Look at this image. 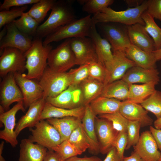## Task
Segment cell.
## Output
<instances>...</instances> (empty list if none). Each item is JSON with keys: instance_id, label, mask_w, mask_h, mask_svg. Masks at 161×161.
Masks as SVG:
<instances>
[{"instance_id": "obj_1", "label": "cell", "mask_w": 161, "mask_h": 161, "mask_svg": "<svg viewBox=\"0 0 161 161\" xmlns=\"http://www.w3.org/2000/svg\"><path fill=\"white\" fill-rule=\"evenodd\" d=\"M72 1L61 0L56 1L47 19L39 25L35 37H46L59 27L75 20L76 16Z\"/></svg>"}, {"instance_id": "obj_2", "label": "cell", "mask_w": 161, "mask_h": 161, "mask_svg": "<svg viewBox=\"0 0 161 161\" xmlns=\"http://www.w3.org/2000/svg\"><path fill=\"white\" fill-rule=\"evenodd\" d=\"M147 0H144L139 6L129 7L124 10L116 11L108 7L94 14L92 19L96 24L100 23H118L128 26L136 24L145 25L142 15L147 10Z\"/></svg>"}, {"instance_id": "obj_3", "label": "cell", "mask_w": 161, "mask_h": 161, "mask_svg": "<svg viewBox=\"0 0 161 161\" xmlns=\"http://www.w3.org/2000/svg\"><path fill=\"white\" fill-rule=\"evenodd\" d=\"M41 38L35 37L30 48L24 53L26 59L25 67L27 78L39 80L47 66L49 54L52 49L49 44H43Z\"/></svg>"}, {"instance_id": "obj_4", "label": "cell", "mask_w": 161, "mask_h": 161, "mask_svg": "<svg viewBox=\"0 0 161 161\" xmlns=\"http://www.w3.org/2000/svg\"><path fill=\"white\" fill-rule=\"evenodd\" d=\"M93 23L91 15L75 20L59 27L45 38L43 44L47 46L53 42L64 39L89 37Z\"/></svg>"}, {"instance_id": "obj_5", "label": "cell", "mask_w": 161, "mask_h": 161, "mask_svg": "<svg viewBox=\"0 0 161 161\" xmlns=\"http://www.w3.org/2000/svg\"><path fill=\"white\" fill-rule=\"evenodd\" d=\"M38 83L46 100L56 96L67 89L71 84V79L68 72H56L47 66Z\"/></svg>"}, {"instance_id": "obj_6", "label": "cell", "mask_w": 161, "mask_h": 161, "mask_svg": "<svg viewBox=\"0 0 161 161\" xmlns=\"http://www.w3.org/2000/svg\"><path fill=\"white\" fill-rule=\"evenodd\" d=\"M47 66L52 71L65 72L76 65L75 59L70 45V38L66 39L49 54Z\"/></svg>"}, {"instance_id": "obj_7", "label": "cell", "mask_w": 161, "mask_h": 161, "mask_svg": "<svg viewBox=\"0 0 161 161\" xmlns=\"http://www.w3.org/2000/svg\"><path fill=\"white\" fill-rule=\"evenodd\" d=\"M30 128L31 134L28 139L48 149H52L61 143L60 135L57 130L46 120H41Z\"/></svg>"}, {"instance_id": "obj_8", "label": "cell", "mask_w": 161, "mask_h": 161, "mask_svg": "<svg viewBox=\"0 0 161 161\" xmlns=\"http://www.w3.org/2000/svg\"><path fill=\"white\" fill-rule=\"evenodd\" d=\"M24 53L15 48H4L0 57V75L4 77L10 73H22L26 69Z\"/></svg>"}, {"instance_id": "obj_9", "label": "cell", "mask_w": 161, "mask_h": 161, "mask_svg": "<svg viewBox=\"0 0 161 161\" xmlns=\"http://www.w3.org/2000/svg\"><path fill=\"white\" fill-rule=\"evenodd\" d=\"M70 45L75 56L76 65L80 66L98 62L95 45L89 37L70 38Z\"/></svg>"}, {"instance_id": "obj_10", "label": "cell", "mask_w": 161, "mask_h": 161, "mask_svg": "<svg viewBox=\"0 0 161 161\" xmlns=\"http://www.w3.org/2000/svg\"><path fill=\"white\" fill-rule=\"evenodd\" d=\"M113 54L112 59L104 64L107 71L104 85L121 79L129 69L136 66L133 61L127 57L124 51H113Z\"/></svg>"}, {"instance_id": "obj_11", "label": "cell", "mask_w": 161, "mask_h": 161, "mask_svg": "<svg viewBox=\"0 0 161 161\" xmlns=\"http://www.w3.org/2000/svg\"><path fill=\"white\" fill-rule=\"evenodd\" d=\"M23 101L17 103L10 109L0 114V125L4 129L0 131V138L9 143L13 148L16 147L18 142L15 131L16 115L19 111H25Z\"/></svg>"}, {"instance_id": "obj_12", "label": "cell", "mask_w": 161, "mask_h": 161, "mask_svg": "<svg viewBox=\"0 0 161 161\" xmlns=\"http://www.w3.org/2000/svg\"><path fill=\"white\" fill-rule=\"evenodd\" d=\"M14 75L16 82L22 93L25 109L43 97L44 92L38 82L28 78L26 74L16 72Z\"/></svg>"}, {"instance_id": "obj_13", "label": "cell", "mask_w": 161, "mask_h": 161, "mask_svg": "<svg viewBox=\"0 0 161 161\" xmlns=\"http://www.w3.org/2000/svg\"><path fill=\"white\" fill-rule=\"evenodd\" d=\"M7 32L0 41V51L1 53L6 48L11 47L18 49L24 53L31 47L32 41L30 37L21 32L13 22L6 26Z\"/></svg>"}, {"instance_id": "obj_14", "label": "cell", "mask_w": 161, "mask_h": 161, "mask_svg": "<svg viewBox=\"0 0 161 161\" xmlns=\"http://www.w3.org/2000/svg\"><path fill=\"white\" fill-rule=\"evenodd\" d=\"M0 87V105L5 110L9 109L10 105L14 103L23 101V95L14 73H9L3 77Z\"/></svg>"}, {"instance_id": "obj_15", "label": "cell", "mask_w": 161, "mask_h": 161, "mask_svg": "<svg viewBox=\"0 0 161 161\" xmlns=\"http://www.w3.org/2000/svg\"><path fill=\"white\" fill-rule=\"evenodd\" d=\"M53 106L67 109H72L84 106L79 86L70 85L56 96L46 99Z\"/></svg>"}, {"instance_id": "obj_16", "label": "cell", "mask_w": 161, "mask_h": 161, "mask_svg": "<svg viewBox=\"0 0 161 161\" xmlns=\"http://www.w3.org/2000/svg\"><path fill=\"white\" fill-rule=\"evenodd\" d=\"M133 147L143 161H158L161 157L157 143L150 131L141 134L137 143Z\"/></svg>"}, {"instance_id": "obj_17", "label": "cell", "mask_w": 161, "mask_h": 161, "mask_svg": "<svg viewBox=\"0 0 161 161\" xmlns=\"http://www.w3.org/2000/svg\"><path fill=\"white\" fill-rule=\"evenodd\" d=\"M95 127L100 152L103 154H107L113 147L118 132L114 129L111 122L104 118L96 117Z\"/></svg>"}, {"instance_id": "obj_18", "label": "cell", "mask_w": 161, "mask_h": 161, "mask_svg": "<svg viewBox=\"0 0 161 161\" xmlns=\"http://www.w3.org/2000/svg\"><path fill=\"white\" fill-rule=\"evenodd\" d=\"M119 112L128 120L139 122L141 127L150 126L154 123L148 112L140 104L127 100L122 101Z\"/></svg>"}, {"instance_id": "obj_19", "label": "cell", "mask_w": 161, "mask_h": 161, "mask_svg": "<svg viewBox=\"0 0 161 161\" xmlns=\"http://www.w3.org/2000/svg\"><path fill=\"white\" fill-rule=\"evenodd\" d=\"M46 102L44 98L34 102L29 107L27 111L19 119L16 125L15 131L17 137L27 128H32L41 120V117Z\"/></svg>"}, {"instance_id": "obj_20", "label": "cell", "mask_w": 161, "mask_h": 161, "mask_svg": "<svg viewBox=\"0 0 161 161\" xmlns=\"http://www.w3.org/2000/svg\"><path fill=\"white\" fill-rule=\"evenodd\" d=\"M159 74L156 68L148 69L135 66L129 69L121 79L129 85L150 82L158 84L160 81Z\"/></svg>"}, {"instance_id": "obj_21", "label": "cell", "mask_w": 161, "mask_h": 161, "mask_svg": "<svg viewBox=\"0 0 161 161\" xmlns=\"http://www.w3.org/2000/svg\"><path fill=\"white\" fill-rule=\"evenodd\" d=\"M127 33L131 44L145 51L155 50L154 41L145 30V25L136 24L128 26Z\"/></svg>"}, {"instance_id": "obj_22", "label": "cell", "mask_w": 161, "mask_h": 161, "mask_svg": "<svg viewBox=\"0 0 161 161\" xmlns=\"http://www.w3.org/2000/svg\"><path fill=\"white\" fill-rule=\"evenodd\" d=\"M103 23L101 29L113 51H125L131 44L127 32L115 25Z\"/></svg>"}, {"instance_id": "obj_23", "label": "cell", "mask_w": 161, "mask_h": 161, "mask_svg": "<svg viewBox=\"0 0 161 161\" xmlns=\"http://www.w3.org/2000/svg\"><path fill=\"white\" fill-rule=\"evenodd\" d=\"M85 106V112L81 120V126L90 145L89 149L90 152L92 154H96L100 153L99 144L95 127L96 117L92 111L89 104Z\"/></svg>"}, {"instance_id": "obj_24", "label": "cell", "mask_w": 161, "mask_h": 161, "mask_svg": "<svg viewBox=\"0 0 161 161\" xmlns=\"http://www.w3.org/2000/svg\"><path fill=\"white\" fill-rule=\"evenodd\" d=\"M48 150L45 147L31 142L28 138L24 139L20 144L18 161H43Z\"/></svg>"}, {"instance_id": "obj_25", "label": "cell", "mask_w": 161, "mask_h": 161, "mask_svg": "<svg viewBox=\"0 0 161 161\" xmlns=\"http://www.w3.org/2000/svg\"><path fill=\"white\" fill-rule=\"evenodd\" d=\"M96 25L93 22L88 37L91 39L95 45L98 62L104 66L105 63L113 58L112 47L108 41L102 38L98 33Z\"/></svg>"}, {"instance_id": "obj_26", "label": "cell", "mask_w": 161, "mask_h": 161, "mask_svg": "<svg viewBox=\"0 0 161 161\" xmlns=\"http://www.w3.org/2000/svg\"><path fill=\"white\" fill-rule=\"evenodd\" d=\"M125 51L127 57L136 66L148 69L156 68L157 60L153 52L144 51L132 44Z\"/></svg>"}, {"instance_id": "obj_27", "label": "cell", "mask_w": 161, "mask_h": 161, "mask_svg": "<svg viewBox=\"0 0 161 161\" xmlns=\"http://www.w3.org/2000/svg\"><path fill=\"white\" fill-rule=\"evenodd\" d=\"M46 120L58 131L62 142L68 140L72 132L81 124L82 120L78 117L69 116Z\"/></svg>"}, {"instance_id": "obj_28", "label": "cell", "mask_w": 161, "mask_h": 161, "mask_svg": "<svg viewBox=\"0 0 161 161\" xmlns=\"http://www.w3.org/2000/svg\"><path fill=\"white\" fill-rule=\"evenodd\" d=\"M85 110V106L73 109H67L55 106L46 102L41 116V120L69 116H74L82 120Z\"/></svg>"}, {"instance_id": "obj_29", "label": "cell", "mask_w": 161, "mask_h": 161, "mask_svg": "<svg viewBox=\"0 0 161 161\" xmlns=\"http://www.w3.org/2000/svg\"><path fill=\"white\" fill-rule=\"evenodd\" d=\"M122 103V101L115 99L100 96L91 102L89 105L96 116L119 111Z\"/></svg>"}, {"instance_id": "obj_30", "label": "cell", "mask_w": 161, "mask_h": 161, "mask_svg": "<svg viewBox=\"0 0 161 161\" xmlns=\"http://www.w3.org/2000/svg\"><path fill=\"white\" fill-rule=\"evenodd\" d=\"M79 86L85 106L101 95L105 85L102 83L89 77Z\"/></svg>"}, {"instance_id": "obj_31", "label": "cell", "mask_w": 161, "mask_h": 161, "mask_svg": "<svg viewBox=\"0 0 161 161\" xmlns=\"http://www.w3.org/2000/svg\"><path fill=\"white\" fill-rule=\"evenodd\" d=\"M157 84L155 82H150L130 85L128 97L126 100L140 104L155 91V86Z\"/></svg>"}, {"instance_id": "obj_32", "label": "cell", "mask_w": 161, "mask_h": 161, "mask_svg": "<svg viewBox=\"0 0 161 161\" xmlns=\"http://www.w3.org/2000/svg\"><path fill=\"white\" fill-rule=\"evenodd\" d=\"M129 85L121 79L105 85L101 96L124 101L127 100Z\"/></svg>"}, {"instance_id": "obj_33", "label": "cell", "mask_w": 161, "mask_h": 161, "mask_svg": "<svg viewBox=\"0 0 161 161\" xmlns=\"http://www.w3.org/2000/svg\"><path fill=\"white\" fill-rule=\"evenodd\" d=\"M17 28L25 35L35 36L39 24L30 15L24 13L20 18L13 22Z\"/></svg>"}, {"instance_id": "obj_34", "label": "cell", "mask_w": 161, "mask_h": 161, "mask_svg": "<svg viewBox=\"0 0 161 161\" xmlns=\"http://www.w3.org/2000/svg\"><path fill=\"white\" fill-rule=\"evenodd\" d=\"M142 18L145 23V30L154 41L155 50L161 49V28L146 11L142 14Z\"/></svg>"}, {"instance_id": "obj_35", "label": "cell", "mask_w": 161, "mask_h": 161, "mask_svg": "<svg viewBox=\"0 0 161 161\" xmlns=\"http://www.w3.org/2000/svg\"><path fill=\"white\" fill-rule=\"evenodd\" d=\"M56 1L55 0H40L34 4L27 12L40 24L43 21L48 12L51 10Z\"/></svg>"}, {"instance_id": "obj_36", "label": "cell", "mask_w": 161, "mask_h": 161, "mask_svg": "<svg viewBox=\"0 0 161 161\" xmlns=\"http://www.w3.org/2000/svg\"><path fill=\"white\" fill-rule=\"evenodd\" d=\"M148 112L153 113L157 119L161 117V91L156 89L147 99L141 104Z\"/></svg>"}, {"instance_id": "obj_37", "label": "cell", "mask_w": 161, "mask_h": 161, "mask_svg": "<svg viewBox=\"0 0 161 161\" xmlns=\"http://www.w3.org/2000/svg\"><path fill=\"white\" fill-rule=\"evenodd\" d=\"M78 1L83 5V11L91 15L100 12L114 2L113 0H82Z\"/></svg>"}, {"instance_id": "obj_38", "label": "cell", "mask_w": 161, "mask_h": 161, "mask_svg": "<svg viewBox=\"0 0 161 161\" xmlns=\"http://www.w3.org/2000/svg\"><path fill=\"white\" fill-rule=\"evenodd\" d=\"M68 140L82 153L90 147L89 143L83 131L81 124L72 132Z\"/></svg>"}, {"instance_id": "obj_39", "label": "cell", "mask_w": 161, "mask_h": 161, "mask_svg": "<svg viewBox=\"0 0 161 161\" xmlns=\"http://www.w3.org/2000/svg\"><path fill=\"white\" fill-rule=\"evenodd\" d=\"M52 150L57 153L60 156L62 161L80 155L83 153L68 140L62 142L53 148Z\"/></svg>"}, {"instance_id": "obj_40", "label": "cell", "mask_w": 161, "mask_h": 161, "mask_svg": "<svg viewBox=\"0 0 161 161\" xmlns=\"http://www.w3.org/2000/svg\"><path fill=\"white\" fill-rule=\"evenodd\" d=\"M98 117L106 119L110 121L114 129L118 132H127L129 120L119 111L111 114L100 115Z\"/></svg>"}, {"instance_id": "obj_41", "label": "cell", "mask_w": 161, "mask_h": 161, "mask_svg": "<svg viewBox=\"0 0 161 161\" xmlns=\"http://www.w3.org/2000/svg\"><path fill=\"white\" fill-rule=\"evenodd\" d=\"M28 7L27 6L15 7L10 10L0 11V28L13 22L16 18L20 17Z\"/></svg>"}, {"instance_id": "obj_42", "label": "cell", "mask_w": 161, "mask_h": 161, "mask_svg": "<svg viewBox=\"0 0 161 161\" xmlns=\"http://www.w3.org/2000/svg\"><path fill=\"white\" fill-rule=\"evenodd\" d=\"M141 127L139 122L129 120L127 131L128 142L126 150L129 149L138 142L140 137L139 132Z\"/></svg>"}, {"instance_id": "obj_43", "label": "cell", "mask_w": 161, "mask_h": 161, "mask_svg": "<svg viewBox=\"0 0 161 161\" xmlns=\"http://www.w3.org/2000/svg\"><path fill=\"white\" fill-rule=\"evenodd\" d=\"M88 65L89 77L104 85L107 76V71L105 66L98 61L92 62Z\"/></svg>"}, {"instance_id": "obj_44", "label": "cell", "mask_w": 161, "mask_h": 161, "mask_svg": "<svg viewBox=\"0 0 161 161\" xmlns=\"http://www.w3.org/2000/svg\"><path fill=\"white\" fill-rule=\"evenodd\" d=\"M68 72L71 77V85L78 86L89 78V65L85 64L75 69H71Z\"/></svg>"}, {"instance_id": "obj_45", "label": "cell", "mask_w": 161, "mask_h": 161, "mask_svg": "<svg viewBox=\"0 0 161 161\" xmlns=\"http://www.w3.org/2000/svg\"><path fill=\"white\" fill-rule=\"evenodd\" d=\"M128 142L127 132H118L113 144V147L116 149L118 154L123 161L124 154Z\"/></svg>"}, {"instance_id": "obj_46", "label": "cell", "mask_w": 161, "mask_h": 161, "mask_svg": "<svg viewBox=\"0 0 161 161\" xmlns=\"http://www.w3.org/2000/svg\"><path fill=\"white\" fill-rule=\"evenodd\" d=\"M40 0H4L0 6V11L8 10L12 7H19L34 4Z\"/></svg>"}, {"instance_id": "obj_47", "label": "cell", "mask_w": 161, "mask_h": 161, "mask_svg": "<svg viewBox=\"0 0 161 161\" xmlns=\"http://www.w3.org/2000/svg\"><path fill=\"white\" fill-rule=\"evenodd\" d=\"M146 11L154 19L161 21V0H147Z\"/></svg>"}, {"instance_id": "obj_48", "label": "cell", "mask_w": 161, "mask_h": 161, "mask_svg": "<svg viewBox=\"0 0 161 161\" xmlns=\"http://www.w3.org/2000/svg\"><path fill=\"white\" fill-rule=\"evenodd\" d=\"M103 161H123L118 154L117 151L112 147L107 154L106 156Z\"/></svg>"}, {"instance_id": "obj_49", "label": "cell", "mask_w": 161, "mask_h": 161, "mask_svg": "<svg viewBox=\"0 0 161 161\" xmlns=\"http://www.w3.org/2000/svg\"><path fill=\"white\" fill-rule=\"evenodd\" d=\"M150 131L151 133L157 144L158 149L161 151V129H158L150 126Z\"/></svg>"}, {"instance_id": "obj_50", "label": "cell", "mask_w": 161, "mask_h": 161, "mask_svg": "<svg viewBox=\"0 0 161 161\" xmlns=\"http://www.w3.org/2000/svg\"><path fill=\"white\" fill-rule=\"evenodd\" d=\"M43 161H62L60 156L52 150H48Z\"/></svg>"}, {"instance_id": "obj_51", "label": "cell", "mask_w": 161, "mask_h": 161, "mask_svg": "<svg viewBox=\"0 0 161 161\" xmlns=\"http://www.w3.org/2000/svg\"><path fill=\"white\" fill-rule=\"evenodd\" d=\"M64 161H103L100 158L96 156L79 157L75 156L68 159Z\"/></svg>"}, {"instance_id": "obj_52", "label": "cell", "mask_w": 161, "mask_h": 161, "mask_svg": "<svg viewBox=\"0 0 161 161\" xmlns=\"http://www.w3.org/2000/svg\"><path fill=\"white\" fill-rule=\"evenodd\" d=\"M123 161H143L138 154L135 152H132L131 155L124 157Z\"/></svg>"}, {"instance_id": "obj_53", "label": "cell", "mask_w": 161, "mask_h": 161, "mask_svg": "<svg viewBox=\"0 0 161 161\" xmlns=\"http://www.w3.org/2000/svg\"><path fill=\"white\" fill-rule=\"evenodd\" d=\"M144 0H125L126 3L129 6L131 7L134 6L136 7L141 5Z\"/></svg>"}, {"instance_id": "obj_54", "label": "cell", "mask_w": 161, "mask_h": 161, "mask_svg": "<svg viewBox=\"0 0 161 161\" xmlns=\"http://www.w3.org/2000/svg\"><path fill=\"white\" fill-rule=\"evenodd\" d=\"M154 128L158 129H161V117L157 119L154 122Z\"/></svg>"}, {"instance_id": "obj_55", "label": "cell", "mask_w": 161, "mask_h": 161, "mask_svg": "<svg viewBox=\"0 0 161 161\" xmlns=\"http://www.w3.org/2000/svg\"><path fill=\"white\" fill-rule=\"evenodd\" d=\"M4 142L2 141L0 144V161H6L2 156L3 151L4 148Z\"/></svg>"}, {"instance_id": "obj_56", "label": "cell", "mask_w": 161, "mask_h": 161, "mask_svg": "<svg viewBox=\"0 0 161 161\" xmlns=\"http://www.w3.org/2000/svg\"><path fill=\"white\" fill-rule=\"evenodd\" d=\"M156 60H161V49L153 52Z\"/></svg>"}, {"instance_id": "obj_57", "label": "cell", "mask_w": 161, "mask_h": 161, "mask_svg": "<svg viewBox=\"0 0 161 161\" xmlns=\"http://www.w3.org/2000/svg\"><path fill=\"white\" fill-rule=\"evenodd\" d=\"M7 32V29L6 26H4L0 32V41L5 35Z\"/></svg>"}, {"instance_id": "obj_58", "label": "cell", "mask_w": 161, "mask_h": 161, "mask_svg": "<svg viewBox=\"0 0 161 161\" xmlns=\"http://www.w3.org/2000/svg\"><path fill=\"white\" fill-rule=\"evenodd\" d=\"M5 112V109L3 107L0 105V114L3 113Z\"/></svg>"}, {"instance_id": "obj_59", "label": "cell", "mask_w": 161, "mask_h": 161, "mask_svg": "<svg viewBox=\"0 0 161 161\" xmlns=\"http://www.w3.org/2000/svg\"><path fill=\"white\" fill-rule=\"evenodd\" d=\"M158 161H161V157L160 158V159L159 160H158Z\"/></svg>"}, {"instance_id": "obj_60", "label": "cell", "mask_w": 161, "mask_h": 161, "mask_svg": "<svg viewBox=\"0 0 161 161\" xmlns=\"http://www.w3.org/2000/svg\"><path fill=\"white\" fill-rule=\"evenodd\" d=\"M160 65H161V63H160Z\"/></svg>"}]
</instances>
